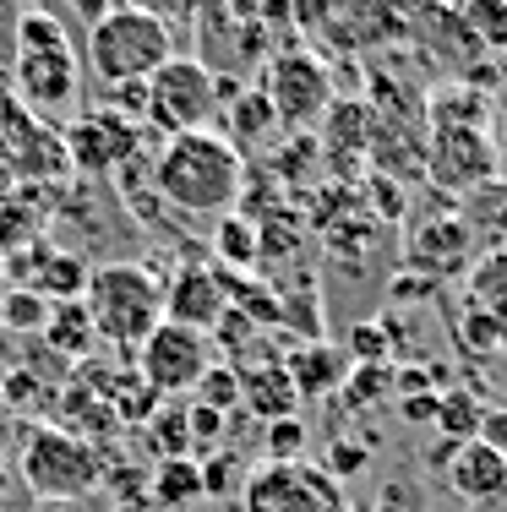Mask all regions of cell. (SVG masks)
<instances>
[{"label":"cell","mask_w":507,"mask_h":512,"mask_svg":"<svg viewBox=\"0 0 507 512\" xmlns=\"http://www.w3.org/2000/svg\"><path fill=\"white\" fill-rule=\"evenodd\" d=\"M153 191L164 207L191 218H224L246 197V158L224 142V131H186L159 142Z\"/></svg>","instance_id":"obj_1"},{"label":"cell","mask_w":507,"mask_h":512,"mask_svg":"<svg viewBox=\"0 0 507 512\" xmlns=\"http://www.w3.org/2000/svg\"><path fill=\"white\" fill-rule=\"evenodd\" d=\"M82 306L93 316L99 344L137 355L142 338L164 322V278L153 273V262H104L88 273Z\"/></svg>","instance_id":"obj_2"},{"label":"cell","mask_w":507,"mask_h":512,"mask_svg":"<svg viewBox=\"0 0 507 512\" xmlns=\"http://www.w3.org/2000/svg\"><path fill=\"white\" fill-rule=\"evenodd\" d=\"M77 50L88 55V71L104 88H131V82H148L159 66L175 60V33L131 6H110Z\"/></svg>","instance_id":"obj_3"},{"label":"cell","mask_w":507,"mask_h":512,"mask_svg":"<svg viewBox=\"0 0 507 512\" xmlns=\"http://www.w3.org/2000/svg\"><path fill=\"white\" fill-rule=\"evenodd\" d=\"M104 469H110V458L82 436H66L44 420L22 431L17 474L39 502H88L93 491H104Z\"/></svg>","instance_id":"obj_4"},{"label":"cell","mask_w":507,"mask_h":512,"mask_svg":"<svg viewBox=\"0 0 507 512\" xmlns=\"http://www.w3.org/2000/svg\"><path fill=\"white\" fill-rule=\"evenodd\" d=\"M219 120V71H208L197 55H175L148 77V109L142 131L148 137H186V131H213Z\"/></svg>","instance_id":"obj_5"},{"label":"cell","mask_w":507,"mask_h":512,"mask_svg":"<svg viewBox=\"0 0 507 512\" xmlns=\"http://www.w3.org/2000/svg\"><path fill=\"white\" fill-rule=\"evenodd\" d=\"M257 93L268 99L273 120H279L284 131H311V126H322L328 104L338 99L328 60L311 55V50H279V55H268Z\"/></svg>","instance_id":"obj_6"},{"label":"cell","mask_w":507,"mask_h":512,"mask_svg":"<svg viewBox=\"0 0 507 512\" xmlns=\"http://www.w3.org/2000/svg\"><path fill=\"white\" fill-rule=\"evenodd\" d=\"M219 365V344L197 327H180V322H159L142 349L131 355V371L153 387L159 398H186L197 393V382Z\"/></svg>","instance_id":"obj_7"},{"label":"cell","mask_w":507,"mask_h":512,"mask_svg":"<svg viewBox=\"0 0 507 512\" xmlns=\"http://www.w3.org/2000/svg\"><path fill=\"white\" fill-rule=\"evenodd\" d=\"M11 93L28 115L39 120H66L82 104V66L77 50H17L11 60Z\"/></svg>","instance_id":"obj_8"},{"label":"cell","mask_w":507,"mask_h":512,"mask_svg":"<svg viewBox=\"0 0 507 512\" xmlns=\"http://www.w3.org/2000/svg\"><path fill=\"white\" fill-rule=\"evenodd\" d=\"M137 137H142V126L126 115H115V109H88V115L60 126L66 164L77 169V175H115L120 164L137 158Z\"/></svg>","instance_id":"obj_9"},{"label":"cell","mask_w":507,"mask_h":512,"mask_svg":"<svg viewBox=\"0 0 507 512\" xmlns=\"http://www.w3.org/2000/svg\"><path fill=\"white\" fill-rule=\"evenodd\" d=\"M246 512H344V491L311 463H268L246 485Z\"/></svg>","instance_id":"obj_10"},{"label":"cell","mask_w":507,"mask_h":512,"mask_svg":"<svg viewBox=\"0 0 507 512\" xmlns=\"http://www.w3.org/2000/svg\"><path fill=\"white\" fill-rule=\"evenodd\" d=\"M497 153H491L480 126H431L426 137V175L442 191H480L497 180Z\"/></svg>","instance_id":"obj_11"},{"label":"cell","mask_w":507,"mask_h":512,"mask_svg":"<svg viewBox=\"0 0 507 512\" xmlns=\"http://www.w3.org/2000/svg\"><path fill=\"white\" fill-rule=\"evenodd\" d=\"M229 316V289L219 267H180L164 284V322L197 327V333L213 338V327H224Z\"/></svg>","instance_id":"obj_12"},{"label":"cell","mask_w":507,"mask_h":512,"mask_svg":"<svg viewBox=\"0 0 507 512\" xmlns=\"http://www.w3.org/2000/svg\"><path fill=\"white\" fill-rule=\"evenodd\" d=\"M442 474H448V491L464 496V502H475V507L507 496V458L486 442H458Z\"/></svg>","instance_id":"obj_13"},{"label":"cell","mask_w":507,"mask_h":512,"mask_svg":"<svg viewBox=\"0 0 507 512\" xmlns=\"http://www.w3.org/2000/svg\"><path fill=\"white\" fill-rule=\"evenodd\" d=\"M55 224V191L22 186L0 202V262L17 251H28L33 240H44V229Z\"/></svg>","instance_id":"obj_14"},{"label":"cell","mask_w":507,"mask_h":512,"mask_svg":"<svg viewBox=\"0 0 507 512\" xmlns=\"http://www.w3.org/2000/svg\"><path fill=\"white\" fill-rule=\"evenodd\" d=\"M235 371H240V365H235ZM240 404L257 414L262 425H268V420H289V414L300 409V393H295V382H289L284 360L246 365V371H240Z\"/></svg>","instance_id":"obj_15"},{"label":"cell","mask_w":507,"mask_h":512,"mask_svg":"<svg viewBox=\"0 0 507 512\" xmlns=\"http://www.w3.org/2000/svg\"><path fill=\"white\" fill-rule=\"evenodd\" d=\"M469 256V224L464 218H431V224L415 229L409 240V262L426 267V273H464Z\"/></svg>","instance_id":"obj_16"},{"label":"cell","mask_w":507,"mask_h":512,"mask_svg":"<svg viewBox=\"0 0 507 512\" xmlns=\"http://www.w3.org/2000/svg\"><path fill=\"white\" fill-rule=\"evenodd\" d=\"M284 371H289V382H295L300 398H322V393H338V387L349 382L355 360H349L344 349H333V344H322V338H317V344H306L300 355H289Z\"/></svg>","instance_id":"obj_17"},{"label":"cell","mask_w":507,"mask_h":512,"mask_svg":"<svg viewBox=\"0 0 507 512\" xmlns=\"http://www.w3.org/2000/svg\"><path fill=\"white\" fill-rule=\"evenodd\" d=\"M44 349L60 355L66 365H82L93 360V349H99V333H93V316L82 300H66V306H50V322H44Z\"/></svg>","instance_id":"obj_18"},{"label":"cell","mask_w":507,"mask_h":512,"mask_svg":"<svg viewBox=\"0 0 507 512\" xmlns=\"http://www.w3.org/2000/svg\"><path fill=\"white\" fill-rule=\"evenodd\" d=\"M88 273L93 267L82 262L77 251H44L39 267H33V278L22 289H33V295H44L50 306H66V300H82V289H88Z\"/></svg>","instance_id":"obj_19"},{"label":"cell","mask_w":507,"mask_h":512,"mask_svg":"<svg viewBox=\"0 0 507 512\" xmlns=\"http://www.w3.org/2000/svg\"><path fill=\"white\" fill-rule=\"evenodd\" d=\"M491 93H480V82H442L437 93H426V131L431 126H486Z\"/></svg>","instance_id":"obj_20"},{"label":"cell","mask_w":507,"mask_h":512,"mask_svg":"<svg viewBox=\"0 0 507 512\" xmlns=\"http://www.w3.org/2000/svg\"><path fill=\"white\" fill-rule=\"evenodd\" d=\"M328 153L333 158H366V142H371V104L366 99H333L328 104Z\"/></svg>","instance_id":"obj_21"},{"label":"cell","mask_w":507,"mask_h":512,"mask_svg":"<svg viewBox=\"0 0 507 512\" xmlns=\"http://www.w3.org/2000/svg\"><path fill=\"white\" fill-rule=\"evenodd\" d=\"M197 496H202V469H197V458H169V463H159V469L148 474V502L164 507V512L191 507Z\"/></svg>","instance_id":"obj_22"},{"label":"cell","mask_w":507,"mask_h":512,"mask_svg":"<svg viewBox=\"0 0 507 512\" xmlns=\"http://www.w3.org/2000/svg\"><path fill=\"white\" fill-rule=\"evenodd\" d=\"M213 256H219L224 273L257 267V218L251 213H224L219 224H213Z\"/></svg>","instance_id":"obj_23"},{"label":"cell","mask_w":507,"mask_h":512,"mask_svg":"<svg viewBox=\"0 0 507 512\" xmlns=\"http://www.w3.org/2000/svg\"><path fill=\"white\" fill-rule=\"evenodd\" d=\"M229 109H235V115H229V131H224V142H229V148H235L240 158H246L251 148H257V142L268 137L273 126H279V120H273V109H268V99H262L257 88L235 93V99H229Z\"/></svg>","instance_id":"obj_24"},{"label":"cell","mask_w":507,"mask_h":512,"mask_svg":"<svg viewBox=\"0 0 507 512\" xmlns=\"http://www.w3.org/2000/svg\"><path fill=\"white\" fill-rule=\"evenodd\" d=\"M142 436H148L153 458L169 463V458H191V425H186V404H159L148 425H142Z\"/></svg>","instance_id":"obj_25"},{"label":"cell","mask_w":507,"mask_h":512,"mask_svg":"<svg viewBox=\"0 0 507 512\" xmlns=\"http://www.w3.org/2000/svg\"><path fill=\"white\" fill-rule=\"evenodd\" d=\"M60 382H44L33 365H17V371H6V382H0V404H6L11 414H44L50 409Z\"/></svg>","instance_id":"obj_26"},{"label":"cell","mask_w":507,"mask_h":512,"mask_svg":"<svg viewBox=\"0 0 507 512\" xmlns=\"http://www.w3.org/2000/svg\"><path fill=\"white\" fill-rule=\"evenodd\" d=\"M480 414H486V404L475 393H437V420L431 425L442 431V442H475Z\"/></svg>","instance_id":"obj_27"},{"label":"cell","mask_w":507,"mask_h":512,"mask_svg":"<svg viewBox=\"0 0 507 512\" xmlns=\"http://www.w3.org/2000/svg\"><path fill=\"white\" fill-rule=\"evenodd\" d=\"M17 50H77L66 22H55L50 11L39 6H22L17 11Z\"/></svg>","instance_id":"obj_28"},{"label":"cell","mask_w":507,"mask_h":512,"mask_svg":"<svg viewBox=\"0 0 507 512\" xmlns=\"http://www.w3.org/2000/svg\"><path fill=\"white\" fill-rule=\"evenodd\" d=\"M469 306H480V311L507 306V251H486L469 267Z\"/></svg>","instance_id":"obj_29"},{"label":"cell","mask_w":507,"mask_h":512,"mask_svg":"<svg viewBox=\"0 0 507 512\" xmlns=\"http://www.w3.org/2000/svg\"><path fill=\"white\" fill-rule=\"evenodd\" d=\"M44 322H50V300L33 295V289H11V284H6L0 327H11V333H44Z\"/></svg>","instance_id":"obj_30"},{"label":"cell","mask_w":507,"mask_h":512,"mask_svg":"<svg viewBox=\"0 0 507 512\" xmlns=\"http://www.w3.org/2000/svg\"><path fill=\"white\" fill-rule=\"evenodd\" d=\"M191 404H202V409H219V414H229L240 404V371L229 360H219L208 376L197 382V393H191Z\"/></svg>","instance_id":"obj_31"},{"label":"cell","mask_w":507,"mask_h":512,"mask_svg":"<svg viewBox=\"0 0 507 512\" xmlns=\"http://www.w3.org/2000/svg\"><path fill=\"white\" fill-rule=\"evenodd\" d=\"M262 447H268V463H300V453H306V425H300V414L262 425Z\"/></svg>","instance_id":"obj_32"},{"label":"cell","mask_w":507,"mask_h":512,"mask_svg":"<svg viewBox=\"0 0 507 512\" xmlns=\"http://www.w3.org/2000/svg\"><path fill=\"white\" fill-rule=\"evenodd\" d=\"M186 425H191V458L219 453V447H224V414L219 409H202V404H191V398H186Z\"/></svg>","instance_id":"obj_33"},{"label":"cell","mask_w":507,"mask_h":512,"mask_svg":"<svg viewBox=\"0 0 507 512\" xmlns=\"http://www.w3.org/2000/svg\"><path fill=\"white\" fill-rule=\"evenodd\" d=\"M197 469H202V496H229L235 491V480H240V458L235 453H208V458H197Z\"/></svg>","instance_id":"obj_34"},{"label":"cell","mask_w":507,"mask_h":512,"mask_svg":"<svg viewBox=\"0 0 507 512\" xmlns=\"http://www.w3.org/2000/svg\"><path fill=\"white\" fill-rule=\"evenodd\" d=\"M120 6H131V11H142V17L164 22L169 33L191 28V17H197V0H120Z\"/></svg>","instance_id":"obj_35"},{"label":"cell","mask_w":507,"mask_h":512,"mask_svg":"<svg viewBox=\"0 0 507 512\" xmlns=\"http://www.w3.org/2000/svg\"><path fill=\"white\" fill-rule=\"evenodd\" d=\"M486 142L497 153V164H507V93H491V109H486Z\"/></svg>","instance_id":"obj_36"},{"label":"cell","mask_w":507,"mask_h":512,"mask_svg":"<svg viewBox=\"0 0 507 512\" xmlns=\"http://www.w3.org/2000/svg\"><path fill=\"white\" fill-rule=\"evenodd\" d=\"M398 414H404L409 425H431L437 420V393H404L398 398Z\"/></svg>","instance_id":"obj_37"},{"label":"cell","mask_w":507,"mask_h":512,"mask_svg":"<svg viewBox=\"0 0 507 512\" xmlns=\"http://www.w3.org/2000/svg\"><path fill=\"white\" fill-rule=\"evenodd\" d=\"M475 442H486V447H497V453L507 458V409H486L480 414V431H475Z\"/></svg>","instance_id":"obj_38"},{"label":"cell","mask_w":507,"mask_h":512,"mask_svg":"<svg viewBox=\"0 0 507 512\" xmlns=\"http://www.w3.org/2000/svg\"><path fill=\"white\" fill-rule=\"evenodd\" d=\"M11 191H22V175H17V158H11L6 137H0V202H6Z\"/></svg>","instance_id":"obj_39"},{"label":"cell","mask_w":507,"mask_h":512,"mask_svg":"<svg viewBox=\"0 0 507 512\" xmlns=\"http://www.w3.org/2000/svg\"><path fill=\"white\" fill-rule=\"evenodd\" d=\"M360 463H366V447H360V442H355V436H349V447H338V458H333V469H338V474H355V469H360Z\"/></svg>","instance_id":"obj_40"},{"label":"cell","mask_w":507,"mask_h":512,"mask_svg":"<svg viewBox=\"0 0 507 512\" xmlns=\"http://www.w3.org/2000/svg\"><path fill=\"white\" fill-rule=\"evenodd\" d=\"M377 512H420V502H409L404 485H388V491H382V502H377Z\"/></svg>","instance_id":"obj_41"},{"label":"cell","mask_w":507,"mask_h":512,"mask_svg":"<svg viewBox=\"0 0 507 512\" xmlns=\"http://www.w3.org/2000/svg\"><path fill=\"white\" fill-rule=\"evenodd\" d=\"M11 99H17V93H11V66H6V60H0V109H6Z\"/></svg>","instance_id":"obj_42"},{"label":"cell","mask_w":507,"mask_h":512,"mask_svg":"<svg viewBox=\"0 0 507 512\" xmlns=\"http://www.w3.org/2000/svg\"><path fill=\"white\" fill-rule=\"evenodd\" d=\"M11 420H17V414H11L6 404H0V442H6V436H11Z\"/></svg>","instance_id":"obj_43"},{"label":"cell","mask_w":507,"mask_h":512,"mask_svg":"<svg viewBox=\"0 0 507 512\" xmlns=\"http://www.w3.org/2000/svg\"><path fill=\"white\" fill-rule=\"evenodd\" d=\"M6 491H11V469H6V458H0V502H6Z\"/></svg>","instance_id":"obj_44"},{"label":"cell","mask_w":507,"mask_h":512,"mask_svg":"<svg viewBox=\"0 0 507 512\" xmlns=\"http://www.w3.org/2000/svg\"><path fill=\"white\" fill-rule=\"evenodd\" d=\"M39 512H77V502H44Z\"/></svg>","instance_id":"obj_45"},{"label":"cell","mask_w":507,"mask_h":512,"mask_svg":"<svg viewBox=\"0 0 507 512\" xmlns=\"http://www.w3.org/2000/svg\"><path fill=\"white\" fill-rule=\"evenodd\" d=\"M0 306H6V284H0Z\"/></svg>","instance_id":"obj_46"},{"label":"cell","mask_w":507,"mask_h":512,"mask_svg":"<svg viewBox=\"0 0 507 512\" xmlns=\"http://www.w3.org/2000/svg\"><path fill=\"white\" fill-rule=\"evenodd\" d=\"M448 6H458V0H448Z\"/></svg>","instance_id":"obj_47"}]
</instances>
